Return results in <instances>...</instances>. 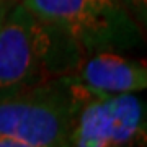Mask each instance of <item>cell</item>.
Returning a JSON list of instances; mask_svg holds the SVG:
<instances>
[{
  "mask_svg": "<svg viewBox=\"0 0 147 147\" xmlns=\"http://www.w3.org/2000/svg\"><path fill=\"white\" fill-rule=\"evenodd\" d=\"M85 56L72 38L16 3L0 23V98L69 77Z\"/></svg>",
  "mask_w": 147,
  "mask_h": 147,
  "instance_id": "obj_1",
  "label": "cell"
},
{
  "mask_svg": "<svg viewBox=\"0 0 147 147\" xmlns=\"http://www.w3.org/2000/svg\"><path fill=\"white\" fill-rule=\"evenodd\" d=\"M88 96L70 77H59L0 98V134L38 147H70L75 113Z\"/></svg>",
  "mask_w": 147,
  "mask_h": 147,
  "instance_id": "obj_2",
  "label": "cell"
},
{
  "mask_svg": "<svg viewBox=\"0 0 147 147\" xmlns=\"http://www.w3.org/2000/svg\"><path fill=\"white\" fill-rule=\"evenodd\" d=\"M21 5L72 38L88 56L124 51L142 42L141 26L118 0H21Z\"/></svg>",
  "mask_w": 147,
  "mask_h": 147,
  "instance_id": "obj_3",
  "label": "cell"
},
{
  "mask_svg": "<svg viewBox=\"0 0 147 147\" xmlns=\"http://www.w3.org/2000/svg\"><path fill=\"white\" fill-rule=\"evenodd\" d=\"M146 139V106L134 93L93 96L75 113L70 147H136Z\"/></svg>",
  "mask_w": 147,
  "mask_h": 147,
  "instance_id": "obj_4",
  "label": "cell"
},
{
  "mask_svg": "<svg viewBox=\"0 0 147 147\" xmlns=\"http://www.w3.org/2000/svg\"><path fill=\"white\" fill-rule=\"evenodd\" d=\"M69 77L93 96L137 93L147 87L146 62L115 51L90 54Z\"/></svg>",
  "mask_w": 147,
  "mask_h": 147,
  "instance_id": "obj_5",
  "label": "cell"
},
{
  "mask_svg": "<svg viewBox=\"0 0 147 147\" xmlns=\"http://www.w3.org/2000/svg\"><path fill=\"white\" fill-rule=\"evenodd\" d=\"M124 10L137 21L139 26H146L147 23V0H118Z\"/></svg>",
  "mask_w": 147,
  "mask_h": 147,
  "instance_id": "obj_6",
  "label": "cell"
},
{
  "mask_svg": "<svg viewBox=\"0 0 147 147\" xmlns=\"http://www.w3.org/2000/svg\"><path fill=\"white\" fill-rule=\"evenodd\" d=\"M0 147H38V146H33L30 142H25L21 139H16V137L0 134Z\"/></svg>",
  "mask_w": 147,
  "mask_h": 147,
  "instance_id": "obj_7",
  "label": "cell"
},
{
  "mask_svg": "<svg viewBox=\"0 0 147 147\" xmlns=\"http://www.w3.org/2000/svg\"><path fill=\"white\" fill-rule=\"evenodd\" d=\"M7 5L3 3V2H0V23H2V20H3V16H5V13H7Z\"/></svg>",
  "mask_w": 147,
  "mask_h": 147,
  "instance_id": "obj_8",
  "label": "cell"
},
{
  "mask_svg": "<svg viewBox=\"0 0 147 147\" xmlns=\"http://www.w3.org/2000/svg\"><path fill=\"white\" fill-rule=\"evenodd\" d=\"M0 2H3V3H5V2H7V0H0Z\"/></svg>",
  "mask_w": 147,
  "mask_h": 147,
  "instance_id": "obj_9",
  "label": "cell"
}]
</instances>
